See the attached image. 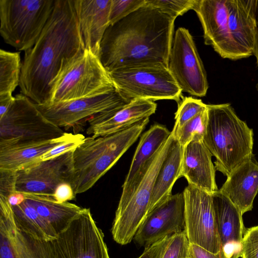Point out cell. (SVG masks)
<instances>
[{
    "label": "cell",
    "instance_id": "6da1fadb",
    "mask_svg": "<svg viewBox=\"0 0 258 258\" xmlns=\"http://www.w3.org/2000/svg\"><path fill=\"white\" fill-rule=\"evenodd\" d=\"M175 19L146 5L109 25L99 58L108 72L142 66L168 68Z\"/></svg>",
    "mask_w": 258,
    "mask_h": 258
},
{
    "label": "cell",
    "instance_id": "7a4b0ae2",
    "mask_svg": "<svg viewBox=\"0 0 258 258\" xmlns=\"http://www.w3.org/2000/svg\"><path fill=\"white\" fill-rule=\"evenodd\" d=\"M85 50L74 1L55 0L38 39L25 52L19 84L22 94L36 104H48L51 85L63 61Z\"/></svg>",
    "mask_w": 258,
    "mask_h": 258
},
{
    "label": "cell",
    "instance_id": "3957f363",
    "mask_svg": "<svg viewBox=\"0 0 258 258\" xmlns=\"http://www.w3.org/2000/svg\"><path fill=\"white\" fill-rule=\"evenodd\" d=\"M208 120L203 141L216 158V170L227 177L254 156L253 132L230 103L207 105Z\"/></svg>",
    "mask_w": 258,
    "mask_h": 258
},
{
    "label": "cell",
    "instance_id": "277c9868",
    "mask_svg": "<svg viewBox=\"0 0 258 258\" xmlns=\"http://www.w3.org/2000/svg\"><path fill=\"white\" fill-rule=\"evenodd\" d=\"M149 121L148 118L120 132L85 138L73 153L75 195L91 188L137 141Z\"/></svg>",
    "mask_w": 258,
    "mask_h": 258
},
{
    "label": "cell",
    "instance_id": "5b68a950",
    "mask_svg": "<svg viewBox=\"0 0 258 258\" xmlns=\"http://www.w3.org/2000/svg\"><path fill=\"white\" fill-rule=\"evenodd\" d=\"M114 88L99 57L85 49L81 54L63 61L51 85L48 104L94 96Z\"/></svg>",
    "mask_w": 258,
    "mask_h": 258
},
{
    "label": "cell",
    "instance_id": "8992f818",
    "mask_svg": "<svg viewBox=\"0 0 258 258\" xmlns=\"http://www.w3.org/2000/svg\"><path fill=\"white\" fill-rule=\"evenodd\" d=\"M55 0H0V33L18 51L32 48L40 36Z\"/></svg>",
    "mask_w": 258,
    "mask_h": 258
},
{
    "label": "cell",
    "instance_id": "52a82bcc",
    "mask_svg": "<svg viewBox=\"0 0 258 258\" xmlns=\"http://www.w3.org/2000/svg\"><path fill=\"white\" fill-rule=\"evenodd\" d=\"M174 141L171 132L148 163L131 196L124 204L118 205L111 228L113 239L116 243L120 245L130 243L151 210V201L154 183Z\"/></svg>",
    "mask_w": 258,
    "mask_h": 258
},
{
    "label": "cell",
    "instance_id": "ba28073f",
    "mask_svg": "<svg viewBox=\"0 0 258 258\" xmlns=\"http://www.w3.org/2000/svg\"><path fill=\"white\" fill-rule=\"evenodd\" d=\"M65 134L23 94L15 96L10 108L0 117V149L51 140Z\"/></svg>",
    "mask_w": 258,
    "mask_h": 258
},
{
    "label": "cell",
    "instance_id": "9c48e42d",
    "mask_svg": "<svg viewBox=\"0 0 258 258\" xmlns=\"http://www.w3.org/2000/svg\"><path fill=\"white\" fill-rule=\"evenodd\" d=\"M108 73L114 87L127 98L180 102L182 91L167 67L142 66Z\"/></svg>",
    "mask_w": 258,
    "mask_h": 258
},
{
    "label": "cell",
    "instance_id": "30bf717a",
    "mask_svg": "<svg viewBox=\"0 0 258 258\" xmlns=\"http://www.w3.org/2000/svg\"><path fill=\"white\" fill-rule=\"evenodd\" d=\"M52 242L53 258H110L89 208H83Z\"/></svg>",
    "mask_w": 258,
    "mask_h": 258
},
{
    "label": "cell",
    "instance_id": "8fae6325",
    "mask_svg": "<svg viewBox=\"0 0 258 258\" xmlns=\"http://www.w3.org/2000/svg\"><path fill=\"white\" fill-rule=\"evenodd\" d=\"M168 69L182 92L204 97L208 89L207 74L188 30L178 28L173 38Z\"/></svg>",
    "mask_w": 258,
    "mask_h": 258
},
{
    "label": "cell",
    "instance_id": "7c38bea8",
    "mask_svg": "<svg viewBox=\"0 0 258 258\" xmlns=\"http://www.w3.org/2000/svg\"><path fill=\"white\" fill-rule=\"evenodd\" d=\"M182 192L185 232L189 243L214 253L220 252L212 194L189 184Z\"/></svg>",
    "mask_w": 258,
    "mask_h": 258
},
{
    "label": "cell",
    "instance_id": "4fadbf2b",
    "mask_svg": "<svg viewBox=\"0 0 258 258\" xmlns=\"http://www.w3.org/2000/svg\"><path fill=\"white\" fill-rule=\"evenodd\" d=\"M131 100L115 88L110 91L94 96L36 105L48 120L61 128L73 126L99 113L122 107Z\"/></svg>",
    "mask_w": 258,
    "mask_h": 258
},
{
    "label": "cell",
    "instance_id": "5bb4252c",
    "mask_svg": "<svg viewBox=\"0 0 258 258\" xmlns=\"http://www.w3.org/2000/svg\"><path fill=\"white\" fill-rule=\"evenodd\" d=\"M74 151L18 171L17 191L53 197L59 184H71L74 173Z\"/></svg>",
    "mask_w": 258,
    "mask_h": 258
},
{
    "label": "cell",
    "instance_id": "9a60e30c",
    "mask_svg": "<svg viewBox=\"0 0 258 258\" xmlns=\"http://www.w3.org/2000/svg\"><path fill=\"white\" fill-rule=\"evenodd\" d=\"M185 230L183 192L170 195L150 211L138 229L135 242L148 247L166 237Z\"/></svg>",
    "mask_w": 258,
    "mask_h": 258
},
{
    "label": "cell",
    "instance_id": "2e32d148",
    "mask_svg": "<svg viewBox=\"0 0 258 258\" xmlns=\"http://www.w3.org/2000/svg\"><path fill=\"white\" fill-rule=\"evenodd\" d=\"M193 10L202 24L206 45L224 58H245L230 32L227 0H197Z\"/></svg>",
    "mask_w": 258,
    "mask_h": 258
},
{
    "label": "cell",
    "instance_id": "e0dca14e",
    "mask_svg": "<svg viewBox=\"0 0 258 258\" xmlns=\"http://www.w3.org/2000/svg\"><path fill=\"white\" fill-rule=\"evenodd\" d=\"M0 258H53L52 241L37 239L19 229L8 199L0 196Z\"/></svg>",
    "mask_w": 258,
    "mask_h": 258
},
{
    "label": "cell",
    "instance_id": "ac0fdd59",
    "mask_svg": "<svg viewBox=\"0 0 258 258\" xmlns=\"http://www.w3.org/2000/svg\"><path fill=\"white\" fill-rule=\"evenodd\" d=\"M156 103L152 100L134 99L119 108L104 111L88 118L87 134L96 138L127 129L155 113Z\"/></svg>",
    "mask_w": 258,
    "mask_h": 258
},
{
    "label": "cell",
    "instance_id": "d6986e66",
    "mask_svg": "<svg viewBox=\"0 0 258 258\" xmlns=\"http://www.w3.org/2000/svg\"><path fill=\"white\" fill-rule=\"evenodd\" d=\"M212 196L220 252L224 258L241 257L242 240L246 230L243 215L219 189Z\"/></svg>",
    "mask_w": 258,
    "mask_h": 258
},
{
    "label": "cell",
    "instance_id": "ffe728a7",
    "mask_svg": "<svg viewBox=\"0 0 258 258\" xmlns=\"http://www.w3.org/2000/svg\"><path fill=\"white\" fill-rule=\"evenodd\" d=\"M212 156L203 139H194L183 148L180 173L188 184L210 194L219 189Z\"/></svg>",
    "mask_w": 258,
    "mask_h": 258
},
{
    "label": "cell",
    "instance_id": "44dd1931",
    "mask_svg": "<svg viewBox=\"0 0 258 258\" xmlns=\"http://www.w3.org/2000/svg\"><path fill=\"white\" fill-rule=\"evenodd\" d=\"M85 49L99 57L100 43L109 25L112 0H73Z\"/></svg>",
    "mask_w": 258,
    "mask_h": 258
},
{
    "label": "cell",
    "instance_id": "7402d4cb",
    "mask_svg": "<svg viewBox=\"0 0 258 258\" xmlns=\"http://www.w3.org/2000/svg\"><path fill=\"white\" fill-rule=\"evenodd\" d=\"M219 191L242 215L251 211L258 192V162L254 156L233 170Z\"/></svg>",
    "mask_w": 258,
    "mask_h": 258
},
{
    "label": "cell",
    "instance_id": "603a6c76",
    "mask_svg": "<svg viewBox=\"0 0 258 258\" xmlns=\"http://www.w3.org/2000/svg\"><path fill=\"white\" fill-rule=\"evenodd\" d=\"M165 126L154 124L141 136L122 185L118 205L124 203L139 181L148 163L171 135Z\"/></svg>",
    "mask_w": 258,
    "mask_h": 258
},
{
    "label": "cell",
    "instance_id": "cb8c5ba5",
    "mask_svg": "<svg viewBox=\"0 0 258 258\" xmlns=\"http://www.w3.org/2000/svg\"><path fill=\"white\" fill-rule=\"evenodd\" d=\"M75 134L66 133L60 137L38 143L0 149V169L18 171L41 161V157Z\"/></svg>",
    "mask_w": 258,
    "mask_h": 258
},
{
    "label": "cell",
    "instance_id": "d4e9b609",
    "mask_svg": "<svg viewBox=\"0 0 258 258\" xmlns=\"http://www.w3.org/2000/svg\"><path fill=\"white\" fill-rule=\"evenodd\" d=\"M227 6L230 32L244 57H248L253 54L256 22L244 0H227Z\"/></svg>",
    "mask_w": 258,
    "mask_h": 258
},
{
    "label": "cell",
    "instance_id": "484cf974",
    "mask_svg": "<svg viewBox=\"0 0 258 258\" xmlns=\"http://www.w3.org/2000/svg\"><path fill=\"white\" fill-rule=\"evenodd\" d=\"M23 194L25 200L51 226L57 235L68 227L83 209L69 202L58 203L51 196Z\"/></svg>",
    "mask_w": 258,
    "mask_h": 258
},
{
    "label": "cell",
    "instance_id": "4316f807",
    "mask_svg": "<svg viewBox=\"0 0 258 258\" xmlns=\"http://www.w3.org/2000/svg\"><path fill=\"white\" fill-rule=\"evenodd\" d=\"M182 154L183 147L174 139L154 183L151 201V210L172 194L174 184L181 177Z\"/></svg>",
    "mask_w": 258,
    "mask_h": 258
},
{
    "label": "cell",
    "instance_id": "83f0119b",
    "mask_svg": "<svg viewBox=\"0 0 258 258\" xmlns=\"http://www.w3.org/2000/svg\"><path fill=\"white\" fill-rule=\"evenodd\" d=\"M17 227L33 237L44 241H52L57 234L51 226L25 200L20 205L12 207Z\"/></svg>",
    "mask_w": 258,
    "mask_h": 258
},
{
    "label": "cell",
    "instance_id": "f1b7e54d",
    "mask_svg": "<svg viewBox=\"0 0 258 258\" xmlns=\"http://www.w3.org/2000/svg\"><path fill=\"white\" fill-rule=\"evenodd\" d=\"M21 68L19 52L0 50V94H12L19 86Z\"/></svg>",
    "mask_w": 258,
    "mask_h": 258
},
{
    "label": "cell",
    "instance_id": "f546056e",
    "mask_svg": "<svg viewBox=\"0 0 258 258\" xmlns=\"http://www.w3.org/2000/svg\"><path fill=\"white\" fill-rule=\"evenodd\" d=\"M208 120L207 108L181 127L171 131L175 140L183 148L195 138L203 139Z\"/></svg>",
    "mask_w": 258,
    "mask_h": 258
},
{
    "label": "cell",
    "instance_id": "4dcf8cb0",
    "mask_svg": "<svg viewBox=\"0 0 258 258\" xmlns=\"http://www.w3.org/2000/svg\"><path fill=\"white\" fill-rule=\"evenodd\" d=\"M185 230L167 236L158 258H190Z\"/></svg>",
    "mask_w": 258,
    "mask_h": 258
},
{
    "label": "cell",
    "instance_id": "1f68e13d",
    "mask_svg": "<svg viewBox=\"0 0 258 258\" xmlns=\"http://www.w3.org/2000/svg\"><path fill=\"white\" fill-rule=\"evenodd\" d=\"M207 105L201 99L192 97H184L179 103L175 114V122L173 128L176 130L200 113L206 109Z\"/></svg>",
    "mask_w": 258,
    "mask_h": 258
},
{
    "label": "cell",
    "instance_id": "d6a6232c",
    "mask_svg": "<svg viewBox=\"0 0 258 258\" xmlns=\"http://www.w3.org/2000/svg\"><path fill=\"white\" fill-rule=\"evenodd\" d=\"M197 0H146L145 5L156 8L175 20L190 10Z\"/></svg>",
    "mask_w": 258,
    "mask_h": 258
},
{
    "label": "cell",
    "instance_id": "836d02e7",
    "mask_svg": "<svg viewBox=\"0 0 258 258\" xmlns=\"http://www.w3.org/2000/svg\"><path fill=\"white\" fill-rule=\"evenodd\" d=\"M145 4L146 0H112L109 25L116 23Z\"/></svg>",
    "mask_w": 258,
    "mask_h": 258
},
{
    "label": "cell",
    "instance_id": "e575fe53",
    "mask_svg": "<svg viewBox=\"0 0 258 258\" xmlns=\"http://www.w3.org/2000/svg\"><path fill=\"white\" fill-rule=\"evenodd\" d=\"M242 246V258H258V225L246 228Z\"/></svg>",
    "mask_w": 258,
    "mask_h": 258
},
{
    "label": "cell",
    "instance_id": "d590c367",
    "mask_svg": "<svg viewBox=\"0 0 258 258\" xmlns=\"http://www.w3.org/2000/svg\"><path fill=\"white\" fill-rule=\"evenodd\" d=\"M85 137L82 134H75L71 139L59 144L45 153L41 158V161L53 159L64 153L75 150L84 141Z\"/></svg>",
    "mask_w": 258,
    "mask_h": 258
},
{
    "label": "cell",
    "instance_id": "8d00e7d4",
    "mask_svg": "<svg viewBox=\"0 0 258 258\" xmlns=\"http://www.w3.org/2000/svg\"><path fill=\"white\" fill-rule=\"evenodd\" d=\"M17 171L0 169V196L7 199L17 192Z\"/></svg>",
    "mask_w": 258,
    "mask_h": 258
},
{
    "label": "cell",
    "instance_id": "74e56055",
    "mask_svg": "<svg viewBox=\"0 0 258 258\" xmlns=\"http://www.w3.org/2000/svg\"><path fill=\"white\" fill-rule=\"evenodd\" d=\"M75 197L71 184L64 182L56 187L52 197L56 202L62 203L74 199Z\"/></svg>",
    "mask_w": 258,
    "mask_h": 258
},
{
    "label": "cell",
    "instance_id": "f35d334b",
    "mask_svg": "<svg viewBox=\"0 0 258 258\" xmlns=\"http://www.w3.org/2000/svg\"><path fill=\"white\" fill-rule=\"evenodd\" d=\"M190 258H224L221 252L214 253L196 244L189 243Z\"/></svg>",
    "mask_w": 258,
    "mask_h": 258
},
{
    "label": "cell",
    "instance_id": "ab89813d",
    "mask_svg": "<svg viewBox=\"0 0 258 258\" xmlns=\"http://www.w3.org/2000/svg\"><path fill=\"white\" fill-rule=\"evenodd\" d=\"M167 236L145 248L143 253L138 258H158Z\"/></svg>",
    "mask_w": 258,
    "mask_h": 258
},
{
    "label": "cell",
    "instance_id": "60d3db41",
    "mask_svg": "<svg viewBox=\"0 0 258 258\" xmlns=\"http://www.w3.org/2000/svg\"><path fill=\"white\" fill-rule=\"evenodd\" d=\"M15 100L12 94H0V117L4 115L10 108Z\"/></svg>",
    "mask_w": 258,
    "mask_h": 258
},
{
    "label": "cell",
    "instance_id": "b9f144b4",
    "mask_svg": "<svg viewBox=\"0 0 258 258\" xmlns=\"http://www.w3.org/2000/svg\"><path fill=\"white\" fill-rule=\"evenodd\" d=\"M244 2L255 19L258 29V0H244Z\"/></svg>",
    "mask_w": 258,
    "mask_h": 258
},
{
    "label": "cell",
    "instance_id": "7bdbcfd3",
    "mask_svg": "<svg viewBox=\"0 0 258 258\" xmlns=\"http://www.w3.org/2000/svg\"><path fill=\"white\" fill-rule=\"evenodd\" d=\"M24 200V194L18 191L12 194L8 198V202L11 207L20 205Z\"/></svg>",
    "mask_w": 258,
    "mask_h": 258
},
{
    "label": "cell",
    "instance_id": "ee69618b",
    "mask_svg": "<svg viewBox=\"0 0 258 258\" xmlns=\"http://www.w3.org/2000/svg\"><path fill=\"white\" fill-rule=\"evenodd\" d=\"M253 54H254L256 59V63L258 66V29L256 32L254 38Z\"/></svg>",
    "mask_w": 258,
    "mask_h": 258
},
{
    "label": "cell",
    "instance_id": "f6af8a7d",
    "mask_svg": "<svg viewBox=\"0 0 258 258\" xmlns=\"http://www.w3.org/2000/svg\"><path fill=\"white\" fill-rule=\"evenodd\" d=\"M257 90H258V84H257Z\"/></svg>",
    "mask_w": 258,
    "mask_h": 258
}]
</instances>
